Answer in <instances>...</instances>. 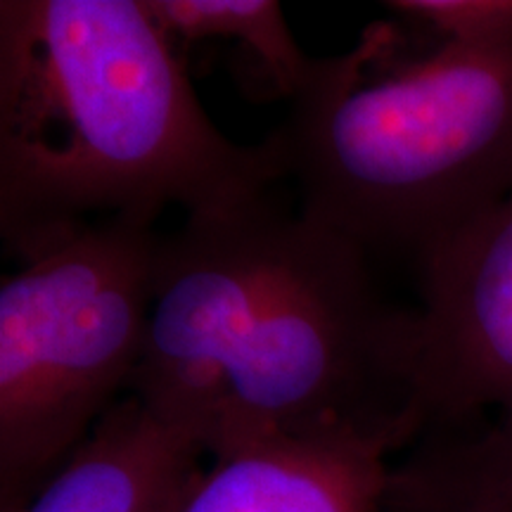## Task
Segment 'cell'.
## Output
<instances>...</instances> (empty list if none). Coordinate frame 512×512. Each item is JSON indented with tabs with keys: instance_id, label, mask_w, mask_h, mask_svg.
Segmentation results:
<instances>
[{
	"instance_id": "obj_1",
	"label": "cell",
	"mask_w": 512,
	"mask_h": 512,
	"mask_svg": "<svg viewBox=\"0 0 512 512\" xmlns=\"http://www.w3.org/2000/svg\"><path fill=\"white\" fill-rule=\"evenodd\" d=\"M415 313L373 256L271 197L185 216L162 235L133 394L207 458L266 439L351 437L408 448Z\"/></svg>"
},
{
	"instance_id": "obj_2",
	"label": "cell",
	"mask_w": 512,
	"mask_h": 512,
	"mask_svg": "<svg viewBox=\"0 0 512 512\" xmlns=\"http://www.w3.org/2000/svg\"><path fill=\"white\" fill-rule=\"evenodd\" d=\"M287 178L197 100L145 0L0 3V238L17 259L107 219L240 207Z\"/></svg>"
},
{
	"instance_id": "obj_3",
	"label": "cell",
	"mask_w": 512,
	"mask_h": 512,
	"mask_svg": "<svg viewBox=\"0 0 512 512\" xmlns=\"http://www.w3.org/2000/svg\"><path fill=\"white\" fill-rule=\"evenodd\" d=\"M373 24L316 60L273 133L302 211L373 256L418 261L512 195V41L394 62Z\"/></svg>"
},
{
	"instance_id": "obj_4",
	"label": "cell",
	"mask_w": 512,
	"mask_h": 512,
	"mask_svg": "<svg viewBox=\"0 0 512 512\" xmlns=\"http://www.w3.org/2000/svg\"><path fill=\"white\" fill-rule=\"evenodd\" d=\"M155 223H88L0 285V512L19 508L131 389L150 323Z\"/></svg>"
},
{
	"instance_id": "obj_5",
	"label": "cell",
	"mask_w": 512,
	"mask_h": 512,
	"mask_svg": "<svg viewBox=\"0 0 512 512\" xmlns=\"http://www.w3.org/2000/svg\"><path fill=\"white\" fill-rule=\"evenodd\" d=\"M418 273L413 389L422 432L512 418V195L422 256Z\"/></svg>"
},
{
	"instance_id": "obj_6",
	"label": "cell",
	"mask_w": 512,
	"mask_h": 512,
	"mask_svg": "<svg viewBox=\"0 0 512 512\" xmlns=\"http://www.w3.org/2000/svg\"><path fill=\"white\" fill-rule=\"evenodd\" d=\"M392 448L366 439H266L209 458L171 512H382Z\"/></svg>"
},
{
	"instance_id": "obj_7",
	"label": "cell",
	"mask_w": 512,
	"mask_h": 512,
	"mask_svg": "<svg viewBox=\"0 0 512 512\" xmlns=\"http://www.w3.org/2000/svg\"><path fill=\"white\" fill-rule=\"evenodd\" d=\"M204 458L190 434L126 394L29 501L5 512H171Z\"/></svg>"
},
{
	"instance_id": "obj_8",
	"label": "cell",
	"mask_w": 512,
	"mask_h": 512,
	"mask_svg": "<svg viewBox=\"0 0 512 512\" xmlns=\"http://www.w3.org/2000/svg\"><path fill=\"white\" fill-rule=\"evenodd\" d=\"M382 512H512V418L422 432L392 465Z\"/></svg>"
},
{
	"instance_id": "obj_9",
	"label": "cell",
	"mask_w": 512,
	"mask_h": 512,
	"mask_svg": "<svg viewBox=\"0 0 512 512\" xmlns=\"http://www.w3.org/2000/svg\"><path fill=\"white\" fill-rule=\"evenodd\" d=\"M164 34L181 50L192 43H238L268 88L292 100L311 79L316 60L299 48L275 0H145Z\"/></svg>"
},
{
	"instance_id": "obj_10",
	"label": "cell",
	"mask_w": 512,
	"mask_h": 512,
	"mask_svg": "<svg viewBox=\"0 0 512 512\" xmlns=\"http://www.w3.org/2000/svg\"><path fill=\"white\" fill-rule=\"evenodd\" d=\"M387 8L432 29L441 43L494 46L512 41V0H392Z\"/></svg>"
}]
</instances>
